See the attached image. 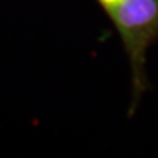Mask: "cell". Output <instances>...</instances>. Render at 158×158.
I'll list each match as a JSON object with an SVG mask.
<instances>
[{
	"label": "cell",
	"instance_id": "cell-1",
	"mask_svg": "<svg viewBox=\"0 0 158 158\" xmlns=\"http://www.w3.org/2000/svg\"><path fill=\"white\" fill-rule=\"evenodd\" d=\"M115 24L132 70V99L128 115L136 113L148 90L146 53L158 37V0H96Z\"/></svg>",
	"mask_w": 158,
	"mask_h": 158
}]
</instances>
